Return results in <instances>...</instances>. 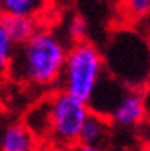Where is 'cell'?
<instances>
[{
    "instance_id": "cell-1",
    "label": "cell",
    "mask_w": 150,
    "mask_h": 151,
    "mask_svg": "<svg viewBox=\"0 0 150 151\" xmlns=\"http://www.w3.org/2000/svg\"><path fill=\"white\" fill-rule=\"evenodd\" d=\"M68 48L56 33L38 30L22 46H17L10 63L13 79L33 89H51L60 84Z\"/></svg>"
},
{
    "instance_id": "cell-2",
    "label": "cell",
    "mask_w": 150,
    "mask_h": 151,
    "mask_svg": "<svg viewBox=\"0 0 150 151\" xmlns=\"http://www.w3.org/2000/svg\"><path fill=\"white\" fill-rule=\"evenodd\" d=\"M87 105L92 113L124 130L143 127L150 115L145 92L124 86L109 74L102 76Z\"/></svg>"
},
{
    "instance_id": "cell-3",
    "label": "cell",
    "mask_w": 150,
    "mask_h": 151,
    "mask_svg": "<svg viewBox=\"0 0 150 151\" xmlns=\"http://www.w3.org/2000/svg\"><path fill=\"white\" fill-rule=\"evenodd\" d=\"M104 69L111 77L132 89H143L150 76V45L139 33L119 30L102 53Z\"/></svg>"
},
{
    "instance_id": "cell-4",
    "label": "cell",
    "mask_w": 150,
    "mask_h": 151,
    "mask_svg": "<svg viewBox=\"0 0 150 151\" xmlns=\"http://www.w3.org/2000/svg\"><path fill=\"white\" fill-rule=\"evenodd\" d=\"M104 74L101 49L84 40L68 48L58 86L60 91L87 104Z\"/></svg>"
},
{
    "instance_id": "cell-5",
    "label": "cell",
    "mask_w": 150,
    "mask_h": 151,
    "mask_svg": "<svg viewBox=\"0 0 150 151\" xmlns=\"http://www.w3.org/2000/svg\"><path fill=\"white\" fill-rule=\"evenodd\" d=\"M45 102L48 113L46 135L50 136V140L61 150L78 143L81 128L91 115L89 105L60 89L48 95Z\"/></svg>"
},
{
    "instance_id": "cell-6",
    "label": "cell",
    "mask_w": 150,
    "mask_h": 151,
    "mask_svg": "<svg viewBox=\"0 0 150 151\" xmlns=\"http://www.w3.org/2000/svg\"><path fill=\"white\" fill-rule=\"evenodd\" d=\"M111 130H112V125L104 117L91 112V115L86 118L83 128H81L78 143L104 151L106 146L109 145V140H111Z\"/></svg>"
},
{
    "instance_id": "cell-7",
    "label": "cell",
    "mask_w": 150,
    "mask_h": 151,
    "mask_svg": "<svg viewBox=\"0 0 150 151\" xmlns=\"http://www.w3.org/2000/svg\"><path fill=\"white\" fill-rule=\"evenodd\" d=\"M35 135L22 123H10L0 132V151H35Z\"/></svg>"
},
{
    "instance_id": "cell-8",
    "label": "cell",
    "mask_w": 150,
    "mask_h": 151,
    "mask_svg": "<svg viewBox=\"0 0 150 151\" xmlns=\"http://www.w3.org/2000/svg\"><path fill=\"white\" fill-rule=\"evenodd\" d=\"M51 0H0V17L13 15L38 20L46 13Z\"/></svg>"
},
{
    "instance_id": "cell-9",
    "label": "cell",
    "mask_w": 150,
    "mask_h": 151,
    "mask_svg": "<svg viewBox=\"0 0 150 151\" xmlns=\"http://www.w3.org/2000/svg\"><path fill=\"white\" fill-rule=\"evenodd\" d=\"M0 23H2L7 36L10 38V41L15 45V48L26 43L38 31L36 20L25 18V17L4 15L0 17Z\"/></svg>"
},
{
    "instance_id": "cell-10",
    "label": "cell",
    "mask_w": 150,
    "mask_h": 151,
    "mask_svg": "<svg viewBox=\"0 0 150 151\" xmlns=\"http://www.w3.org/2000/svg\"><path fill=\"white\" fill-rule=\"evenodd\" d=\"M13 53H15V45L10 41V38L7 36L2 23H0V72L8 71Z\"/></svg>"
},
{
    "instance_id": "cell-11",
    "label": "cell",
    "mask_w": 150,
    "mask_h": 151,
    "mask_svg": "<svg viewBox=\"0 0 150 151\" xmlns=\"http://www.w3.org/2000/svg\"><path fill=\"white\" fill-rule=\"evenodd\" d=\"M122 7L132 20L145 18L150 13V0H122Z\"/></svg>"
},
{
    "instance_id": "cell-12",
    "label": "cell",
    "mask_w": 150,
    "mask_h": 151,
    "mask_svg": "<svg viewBox=\"0 0 150 151\" xmlns=\"http://www.w3.org/2000/svg\"><path fill=\"white\" fill-rule=\"evenodd\" d=\"M66 30H68V38L73 41V45L79 41H84L86 33H87V27L81 17H73L69 20V23H68Z\"/></svg>"
},
{
    "instance_id": "cell-13",
    "label": "cell",
    "mask_w": 150,
    "mask_h": 151,
    "mask_svg": "<svg viewBox=\"0 0 150 151\" xmlns=\"http://www.w3.org/2000/svg\"><path fill=\"white\" fill-rule=\"evenodd\" d=\"M61 151H102L98 150V148H92V146H87V145H81V143H74L68 148H63Z\"/></svg>"
},
{
    "instance_id": "cell-14",
    "label": "cell",
    "mask_w": 150,
    "mask_h": 151,
    "mask_svg": "<svg viewBox=\"0 0 150 151\" xmlns=\"http://www.w3.org/2000/svg\"><path fill=\"white\" fill-rule=\"evenodd\" d=\"M142 150H143V151H150V125H147V128H143Z\"/></svg>"
},
{
    "instance_id": "cell-15",
    "label": "cell",
    "mask_w": 150,
    "mask_h": 151,
    "mask_svg": "<svg viewBox=\"0 0 150 151\" xmlns=\"http://www.w3.org/2000/svg\"><path fill=\"white\" fill-rule=\"evenodd\" d=\"M147 104H149V110H150V92H147Z\"/></svg>"
},
{
    "instance_id": "cell-16",
    "label": "cell",
    "mask_w": 150,
    "mask_h": 151,
    "mask_svg": "<svg viewBox=\"0 0 150 151\" xmlns=\"http://www.w3.org/2000/svg\"><path fill=\"white\" fill-rule=\"evenodd\" d=\"M149 86H150V76H149Z\"/></svg>"
}]
</instances>
